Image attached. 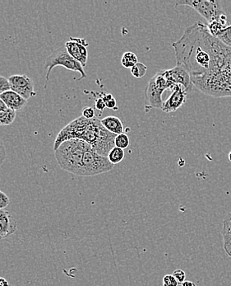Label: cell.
I'll list each match as a JSON object with an SVG mask.
<instances>
[{"label":"cell","mask_w":231,"mask_h":286,"mask_svg":"<svg viewBox=\"0 0 231 286\" xmlns=\"http://www.w3.org/2000/svg\"><path fill=\"white\" fill-rule=\"evenodd\" d=\"M172 46L177 66L189 74L192 83L216 72L224 62L230 49L212 36L207 24L202 22L187 27Z\"/></svg>","instance_id":"cell-1"},{"label":"cell","mask_w":231,"mask_h":286,"mask_svg":"<svg viewBox=\"0 0 231 286\" xmlns=\"http://www.w3.org/2000/svg\"><path fill=\"white\" fill-rule=\"evenodd\" d=\"M193 85L208 96H231V48L229 49L222 66L216 72L193 81Z\"/></svg>","instance_id":"cell-2"},{"label":"cell","mask_w":231,"mask_h":286,"mask_svg":"<svg viewBox=\"0 0 231 286\" xmlns=\"http://www.w3.org/2000/svg\"><path fill=\"white\" fill-rule=\"evenodd\" d=\"M89 144L83 140L65 141L55 151V159L60 168L77 176H82V159Z\"/></svg>","instance_id":"cell-3"},{"label":"cell","mask_w":231,"mask_h":286,"mask_svg":"<svg viewBox=\"0 0 231 286\" xmlns=\"http://www.w3.org/2000/svg\"><path fill=\"white\" fill-rule=\"evenodd\" d=\"M56 66H63V67L66 68L67 70L78 72L81 75V77L79 78L78 80H83L86 77L84 68L81 66L78 61H77L75 59L70 56L65 46L56 49L46 58V62H45V68L46 70H47L46 75V82L50 80L51 70Z\"/></svg>","instance_id":"cell-4"},{"label":"cell","mask_w":231,"mask_h":286,"mask_svg":"<svg viewBox=\"0 0 231 286\" xmlns=\"http://www.w3.org/2000/svg\"><path fill=\"white\" fill-rule=\"evenodd\" d=\"M114 166L115 165L109 161L107 157L101 156L91 148V145H88L82 159L81 177H93L108 173L112 170Z\"/></svg>","instance_id":"cell-5"},{"label":"cell","mask_w":231,"mask_h":286,"mask_svg":"<svg viewBox=\"0 0 231 286\" xmlns=\"http://www.w3.org/2000/svg\"><path fill=\"white\" fill-rule=\"evenodd\" d=\"M164 70H159L153 77L151 78L146 89V98L148 104L153 108L161 109L164 101H162V94L165 90H169L172 86Z\"/></svg>","instance_id":"cell-6"},{"label":"cell","mask_w":231,"mask_h":286,"mask_svg":"<svg viewBox=\"0 0 231 286\" xmlns=\"http://www.w3.org/2000/svg\"><path fill=\"white\" fill-rule=\"evenodd\" d=\"M177 5H185L197 11L208 23L226 15L222 2L216 0H183L177 1Z\"/></svg>","instance_id":"cell-7"},{"label":"cell","mask_w":231,"mask_h":286,"mask_svg":"<svg viewBox=\"0 0 231 286\" xmlns=\"http://www.w3.org/2000/svg\"><path fill=\"white\" fill-rule=\"evenodd\" d=\"M10 88L12 91L19 94L26 101L35 96L34 83L31 78L25 75H14L8 78Z\"/></svg>","instance_id":"cell-8"},{"label":"cell","mask_w":231,"mask_h":286,"mask_svg":"<svg viewBox=\"0 0 231 286\" xmlns=\"http://www.w3.org/2000/svg\"><path fill=\"white\" fill-rule=\"evenodd\" d=\"M65 46L72 57L78 61L82 67L86 66L88 59V43L86 39L70 37V41H66Z\"/></svg>","instance_id":"cell-9"},{"label":"cell","mask_w":231,"mask_h":286,"mask_svg":"<svg viewBox=\"0 0 231 286\" xmlns=\"http://www.w3.org/2000/svg\"><path fill=\"white\" fill-rule=\"evenodd\" d=\"M169 90L172 92L171 95L166 101L163 102L161 111L166 113H170L177 111L185 102L187 92L180 85H174L170 87Z\"/></svg>","instance_id":"cell-10"},{"label":"cell","mask_w":231,"mask_h":286,"mask_svg":"<svg viewBox=\"0 0 231 286\" xmlns=\"http://www.w3.org/2000/svg\"><path fill=\"white\" fill-rule=\"evenodd\" d=\"M164 74L172 85H180L188 94L193 90V85L190 75L183 68L176 65L173 69L164 70Z\"/></svg>","instance_id":"cell-11"},{"label":"cell","mask_w":231,"mask_h":286,"mask_svg":"<svg viewBox=\"0 0 231 286\" xmlns=\"http://www.w3.org/2000/svg\"><path fill=\"white\" fill-rule=\"evenodd\" d=\"M17 229V222L9 212L0 209V240L8 238Z\"/></svg>","instance_id":"cell-12"},{"label":"cell","mask_w":231,"mask_h":286,"mask_svg":"<svg viewBox=\"0 0 231 286\" xmlns=\"http://www.w3.org/2000/svg\"><path fill=\"white\" fill-rule=\"evenodd\" d=\"M0 98L4 101L5 104L7 105V108L13 110V111H20L25 108L27 104V101L24 99L22 96H20L19 94L17 93L9 90V91L5 92L0 96Z\"/></svg>","instance_id":"cell-13"},{"label":"cell","mask_w":231,"mask_h":286,"mask_svg":"<svg viewBox=\"0 0 231 286\" xmlns=\"http://www.w3.org/2000/svg\"><path fill=\"white\" fill-rule=\"evenodd\" d=\"M223 248L227 255L231 258V212L225 216L222 229Z\"/></svg>","instance_id":"cell-14"},{"label":"cell","mask_w":231,"mask_h":286,"mask_svg":"<svg viewBox=\"0 0 231 286\" xmlns=\"http://www.w3.org/2000/svg\"><path fill=\"white\" fill-rule=\"evenodd\" d=\"M100 122L108 131H110L114 135H118L124 133V125L119 117L109 115L101 119Z\"/></svg>","instance_id":"cell-15"},{"label":"cell","mask_w":231,"mask_h":286,"mask_svg":"<svg viewBox=\"0 0 231 286\" xmlns=\"http://www.w3.org/2000/svg\"><path fill=\"white\" fill-rule=\"evenodd\" d=\"M229 26L228 22H227V14L223 15L222 17H220L218 19L215 20L213 22L207 23V27H208V31L210 33L212 34V36L215 37H218L220 34L222 33V31L224 29L227 28Z\"/></svg>","instance_id":"cell-16"},{"label":"cell","mask_w":231,"mask_h":286,"mask_svg":"<svg viewBox=\"0 0 231 286\" xmlns=\"http://www.w3.org/2000/svg\"><path fill=\"white\" fill-rule=\"evenodd\" d=\"M107 158L113 165H116L124 160V150L118 147H114L108 154Z\"/></svg>","instance_id":"cell-17"},{"label":"cell","mask_w":231,"mask_h":286,"mask_svg":"<svg viewBox=\"0 0 231 286\" xmlns=\"http://www.w3.org/2000/svg\"><path fill=\"white\" fill-rule=\"evenodd\" d=\"M139 63V59L138 56L133 52L128 51L125 52L121 58V64L124 68L126 69H130L134 67V65H137Z\"/></svg>","instance_id":"cell-18"},{"label":"cell","mask_w":231,"mask_h":286,"mask_svg":"<svg viewBox=\"0 0 231 286\" xmlns=\"http://www.w3.org/2000/svg\"><path fill=\"white\" fill-rule=\"evenodd\" d=\"M16 111L7 109L6 111L0 112V125L5 126V125H12L16 119Z\"/></svg>","instance_id":"cell-19"},{"label":"cell","mask_w":231,"mask_h":286,"mask_svg":"<svg viewBox=\"0 0 231 286\" xmlns=\"http://www.w3.org/2000/svg\"><path fill=\"white\" fill-rule=\"evenodd\" d=\"M148 71V66H146L143 63H138L131 69V74L137 79L144 77Z\"/></svg>","instance_id":"cell-20"},{"label":"cell","mask_w":231,"mask_h":286,"mask_svg":"<svg viewBox=\"0 0 231 286\" xmlns=\"http://www.w3.org/2000/svg\"><path fill=\"white\" fill-rule=\"evenodd\" d=\"M129 138L126 134H120V135H116L115 140V147L120 148L122 149H125L129 146Z\"/></svg>","instance_id":"cell-21"},{"label":"cell","mask_w":231,"mask_h":286,"mask_svg":"<svg viewBox=\"0 0 231 286\" xmlns=\"http://www.w3.org/2000/svg\"><path fill=\"white\" fill-rule=\"evenodd\" d=\"M217 38L219 39L222 43L231 48V25H229L227 28L224 29Z\"/></svg>","instance_id":"cell-22"},{"label":"cell","mask_w":231,"mask_h":286,"mask_svg":"<svg viewBox=\"0 0 231 286\" xmlns=\"http://www.w3.org/2000/svg\"><path fill=\"white\" fill-rule=\"evenodd\" d=\"M102 99L106 104V107L109 109L116 108V100L112 96V94H103Z\"/></svg>","instance_id":"cell-23"},{"label":"cell","mask_w":231,"mask_h":286,"mask_svg":"<svg viewBox=\"0 0 231 286\" xmlns=\"http://www.w3.org/2000/svg\"><path fill=\"white\" fill-rule=\"evenodd\" d=\"M9 90H11V88H10L8 79L0 75V96L2 94H4L5 92L9 91Z\"/></svg>","instance_id":"cell-24"},{"label":"cell","mask_w":231,"mask_h":286,"mask_svg":"<svg viewBox=\"0 0 231 286\" xmlns=\"http://www.w3.org/2000/svg\"><path fill=\"white\" fill-rule=\"evenodd\" d=\"M177 282L173 275H165L163 277V286H178Z\"/></svg>","instance_id":"cell-25"},{"label":"cell","mask_w":231,"mask_h":286,"mask_svg":"<svg viewBox=\"0 0 231 286\" xmlns=\"http://www.w3.org/2000/svg\"><path fill=\"white\" fill-rule=\"evenodd\" d=\"M82 116L87 120H91L95 117V110L91 106H86L82 110Z\"/></svg>","instance_id":"cell-26"},{"label":"cell","mask_w":231,"mask_h":286,"mask_svg":"<svg viewBox=\"0 0 231 286\" xmlns=\"http://www.w3.org/2000/svg\"><path fill=\"white\" fill-rule=\"evenodd\" d=\"M9 203V197L5 193L2 192V191H0V209H4L5 208H7Z\"/></svg>","instance_id":"cell-27"},{"label":"cell","mask_w":231,"mask_h":286,"mask_svg":"<svg viewBox=\"0 0 231 286\" xmlns=\"http://www.w3.org/2000/svg\"><path fill=\"white\" fill-rule=\"evenodd\" d=\"M173 276L179 284L185 282L186 274L183 270H175L173 273Z\"/></svg>","instance_id":"cell-28"},{"label":"cell","mask_w":231,"mask_h":286,"mask_svg":"<svg viewBox=\"0 0 231 286\" xmlns=\"http://www.w3.org/2000/svg\"><path fill=\"white\" fill-rule=\"evenodd\" d=\"M95 108L99 110L100 111H103L106 108V104H105V101L103 100L102 97H99V98L96 99L95 103Z\"/></svg>","instance_id":"cell-29"},{"label":"cell","mask_w":231,"mask_h":286,"mask_svg":"<svg viewBox=\"0 0 231 286\" xmlns=\"http://www.w3.org/2000/svg\"><path fill=\"white\" fill-rule=\"evenodd\" d=\"M6 157H7V153H6L5 146L3 145V146L0 147V166L3 164V162L6 159Z\"/></svg>","instance_id":"cell-30"},{"label":"cell","mask_w":231,"mask_h":286,"mask_svg":"<svg viewBox=\"0 0 231 286\" xmlns=\"http://www.w3.org/2000/svg\"><path fill=\"white\" fill-rule=\"evenodd\" d=\"M7 106L6 104H5L4 101H2V99L0 98V112L1 111H4L7 110Z\"/></svg>","instance_id":"cell-31"},{"label":"cell","mask_w":231,"mask_h":286,"mask_svg":"<svg viewBox=\"0 0 231 286\" xmlns=\"http://www.w3.org/2000/svg\"><path fill=\"white\" fill-rule=\"evenodd\" d=\"M0 286H10L9 282L3 277H0Z\"/></svg>","instance_id":"cell-32"},{"label":"cell","mask_w":231,"mask_h":286,"mask_svg":"<svg viewBox=\"0 0 231 286\" xmlns=\"http://www.w3.org/2000/svg\"><path fill=\"white\" fill-rule=\"evenodd\" d=\"M178 286H197L193 282H189V281H185L183 283L178 285Z\"/></svg>","instance_id":"cell-33"},{"label":"cell","mask_w":231,"mask_h":286,"mask_svg":"<svg viewBox=\"0 0 231 286\" xmlns=\"http://www.w3.org/2000/svg\"><path fill=\"white\" fill-rule=\"evenodd\" d=\"M229 159H230V161L231 162V153H230V154H229Z\"/></svg>","instance_id":"cell-34"}]
</instances>
